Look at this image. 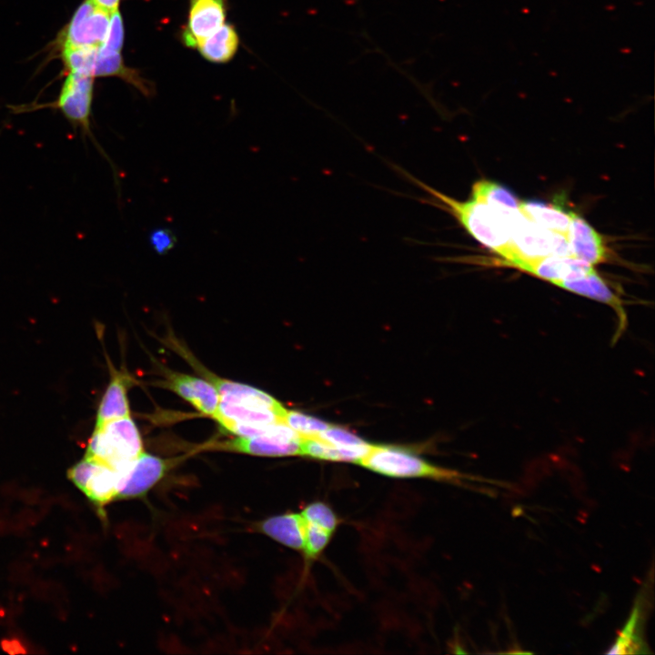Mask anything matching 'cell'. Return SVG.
Segmentation results:
<instances>
[{
	"label": "cell",
	"mask_w": 655,
	"mask_h": 655,
	"mask_svg": "<svg viewBox=\"0 0 655 655\" xmlns=\"http://www.w3.org/2000/svg\"><path fill=\"white\" fill-rule=\"evenodd\" d=\"M217 389L219 404L213 417L236 437H253L281 421L285 407L268 393L249 385L208 374Z\"/></svg>",
	"instance_id": "obj_1"
},
{
	"label": "cell",
	"mask_w": 655,
	"mask_h": 655,
	"mask_svg": "<svg viewBox=\"0 0 655 655\" xmlns=\"http://www.w3.org/2000/svg\"><path fill=\"white\" fill-rule=\"evenodd\" d=\"M428 196L436 207L448 212L478 242L497 253L506 261L512 256V248L502 217L486 203L470 197L460 201L452 198L420 180L408 176Z\"/></svg>",
	"instance_id": "obj_2"
},
{
	"label": "cell",
	"mask_w": 655,
	"mask_h": 655,
	"mask_svg": "<svg viewBox=\"0 0 655 655\" xmlns=\"http://www.w3.org/2000/svg\"><path fill=\"white\" fill-rule=\"evenodd\" d=\"M142 452L140 432L129 416L95 426L85 458L119 473Z\"/></svg>",
	"instance_id": "obj_3"
},
{
	"label": "cell",
	"mask_w": 655,
	"mask_h": 655,
	"mask_svg": "<svg viewBox=\"0 0 655 655\" xmlns=\"http://www.w3.org/2000/svg\"><path fill=\"white\" fill-rule=\"evenodd\" d=\"M95 77L77 73H66L59 95L55 101L30 105L15 106L14 113L31 112L42 108L59 110L74 129H80L87 136L106 159H109L102 146L96 140L91 130V112L94 97ZM109 161V160H108ZM112 165V163L109 161ZM112 166H114L112 165Z\"/></svg>",
	"instance_id": "obj_4"
},
{
	"label": "cell",
	"mask_w": 655,
	"mask_h": 655,
	"mask_svg": "<svg viewBox=\"0 0 655 655\" xmlns=\"http://www.w3.org/2000/svg\"><path fill=\"white\" fill-rule=\"evenodd\" d=\"M512 256L501 262L514 267L543 257L571 256L565 236L545 229L518 211L505 218Z\"/></svg>",
	"instance_id": "obj_5"
},
{
	"label": "cell",
	"mask_w": 655,
	"mask_h": 655,
	"mask_svg": "<svg viewBox=\"0 0 655 655\" xmlns=\"http://www.w3.org/2000/svg\"><path fill=\"white\" fill-rule=\"evenodd\" d=\"M358 465L393 478H429L451 480L458 472L431 464L412 451L397 446L372 445Z\"/></svg>",
	"instance_id": "obj_6"
},
{
	"label": "cell",
	"mask_w": 655,
	"mask_h": 655,
	"mask_svg": "<svg viewBox=\"0 0 655 655\" xmlns=\"http://www.w3.org/2000/svg\"><path fill=\"white\" fill-rule=\"evenodd\" d=\"M111 13L93 0H84L52 43L55 50L63 47H99L104 42Z\"/></svg>",
	"instance_id": "obj_7"
},
{
	"label": "cell",
	"mask_w": 655,
	"mask_h": 655,
	"mask_svg": "<svg viewBox=\"0 0 655 655\" xmlns=\"http://www.w3.org/2000/svg\"><path fill=\"white\" fill-rule=\"evenodd\" d=\"M301 437L282 421L253 437H237L214 444L213 448L255 456H299Z\"/></svg>",
	"instance_id": "obj_8"
},
{
	"label": "cell",
	"mask_w": 655,
	"mask_h": 655,
	"mask_svg": "<svg viewBox=\"0 0 655 655\" xmlns=\"http://www.w3.org/2000/svg\"><path fill=\"white\" fill-rule=\"evenodd\" d=\"M171 460L142 452L118 473L116 498L144 495L155 486L172 466Z\"/></svg>",
	"instance_id": "obj_9"
},
{
	"label": "cell",
	"mask_w": 655,
	"mask_h": 655,
	"mask_svg": "<svg viewBox=\"0 0 655 655\" xmlns=\"http://www.w3.org/2000/svg\"><path fill=\"white\" fill-rule=\"evenodd\" d=\"M68 477L96 504L116 499L118 472L102 463L84 458L69 469Z\"/></svg>",
	"instance_id": "obj_10"
},
{
	"label": "cell",
	"mask_w": 655,
	"mask_h": 655,
	"mask_svg": "<svg viewBox=\"0 0 655 655\" xmlns=\"http://www.w3.org/2000/svg\"><path fill=\"white\" fill-rule=\"evenodd\" d=\"M164 386L206 416L213 418L216 415L219 395L210 380L180 372L167 371Z\"/></svg>",
	"instance_id": "obj_11"
},
{
	"label": "cell",
	"mask_w": 655,
	"mask_h": 655,
	"mask_svg": "<svg viewBox=\"0 0 655 655\" xmlns=\"http://www.w3.org/2000/svg\"><path fill=\"white\" fill-rule=\"evenodd\" d=\"M514 268L527 272L555 286L585 276L594 269L588 262L573 256L550 255L535 260L521 262Z\"/></svg>",
	"instance_id": "obj_12"
},
{
	"label": "cell",
	"mask_w": 655,
	"mask_h": 655,
	"mask_svg": "<svg viewBox=\"0 0 655 655\" xmlns=\"http://www.w3.org/2000/svg\"><path fill=\"white\" fill-rule=\"evenodd\" d=\"M225 0H190L188 22L182 40L188 47L197 45L225 22Z\"/></svg>",
	"instance_id": "obj_13"
},
{
	"label": "cell",
	"mask_w": 655,
	"mask_h": 655,
	"mask_svg": "<svg viewBox=\"0 0 655 655\" xmlns=\"http://www.w3.org/2000/svg\"><path fill=\"white\" fill-rule=\"evenodd\" d=\"M566 238L571 256L592 266L606 260L607 249L602 237L584 218L572 211Z\"/></svg>",
	"instance_id": "obj_14"
},
{
	"label": "cell",
	"mask_w": 655,
	"mask_h": 655,
	"mask_svg": "<svg viewBox=\"0 0 655 655\" xmlns=\"http://www.w3.org/2000/svg\"><path fill=\"white\" fill-rule=\"evenodd\" d=\"M131 378L124 372L114 371L96 412V426L106 421L129 417L127 388Z\"/></svg>",
	"instance_id": "obj_15"
},
{
	"label": "cell",
	"mask_w": 655,
	"mask_h": 655,
	"mask_svg": "<svg viewBox=\"0 0 655 655\" xmlns=\"http://www.w3.org/2000/svg\"><path fill=\"white\" fill-rule=\"evenodd\" d=\"M258 529L277 542L303 551L305 521L300 513H287L268 518L258 524Z\"/></svg>",
	"instance_id": "obj_16"
},
{
	"label": "cell",
	"mask_w": 655,
	"mask_h": 655,
	"mask_svg": "<svg viewBox=\"0 0 655 655\" xmlns=\"http://www.w3.org/2000/svg\"><path fill=\"white\" fill-rule=\"evenodd\" d=\"M558 287L611 307L618 314L620 323L625 321V313L620 298L596 270L580 277L563 281Z\"/></svg>",
	"instance_id": "obj_17"
},
{
	"label": "cell",
	"mask_w": 655,
	"mask_h": 655,
	"mask_svg": "<svg viewBox=\"0 0 655 655\" xmlns=\"http://www.w3.org/2000/svg\"><path fill=\"white\" fill-rule=\"evenodd\" d=\"M92 76H118L133 85L140 92L148 96L152 93L151 86L140 77L139 74L125 66L121 52L104 53L97 48L94 59Z\"/></svg>",
	"instance_id": "obj_18"
},
{
	"label": "cell",
	"mask_w": 655,
	"mask_h": 655,
	"mask_svg": "<svg viewBox=\"0 0 655 655\" xmlns=\"http://www.w3.org/2000/svg\"><path fill=\"white\" fill-rule=\"evenodd\" d=\"M239 38L234 26L223 24L196 46L204 58L213 63H226L237 51Z\"/></svg>",
	"instance_id": "obj_19"
},
{
	"label": "cell",
	"mask_w": 655,
	"mask_h": 655,
	"mask_svg": "<svg viewBox=\"0 0 655 655\" xmlns=\"http://www.w3.org/2000/svg\"><path fill=\"white\" fill-rule=\"evenodd\" d=\"M519 210L531 221L549 231L567 236L570 224V211L551 204L520 202Z\"/></svg>",
	"instance_id": "obj_20"
},
{
	"label": "cell",
	"mask_w": 655,
	"mask_h": 655,
	"mask_svg": "<svg viewBox=\"0 0 655 655\" xmlns=\"http://www.w3.org/2000/svg\"><path fill=\"white\" fill-rule=\"evenodd\" d=\"M471 197L486 203L503 217L519 209L520 201L511 191L499 184L485 179L473 184Z\"/></svg>",
	"instance_id": "obj_21"
},
{
	"label": "cell",
	"mask_w": 655,
	"mask_h": 655,
	"mask_svg": "<svg viewBox=\"0 0 655 655\" xmlns=\"http://www.w3.org/2000/svg\"><path fill=\"white\" fill-rule=\"evenodd\" d=\"M639 620V610L635 607L630 620L620 632L614 645L608 653L610 654H633L646 653L648 651L646 644L636 633Z\"/></svg>",
	"instance_id": "obj_22"
},
{
	"label": "cell",
	"mask_w": 655,
	"mask_h": 655,
	"mask_svg": "<svg viewBox=\"0 0 655 655\" xmlns=\"http://www.w3.org/2000/svg\"><path fill=\"white\" fill-rule=\"evenodd\" d=\"M281 421L301 438L317 437L331 425L316 417L287 408H285Z\"/></svg>",
	"instance_id": "obj_23"
},
{
	"label": "cell",
	"mask_w": 655,
	"mask_h": 655,
	"mask_svg": "<svg viewBox=\"0 0 655 655\" xmlns=\"http://www.w3.org/2000/svg\"><path fill=\"white\" fill-rule=\"evenodd\" d=\"M300 514L306 522L322 527L332 533L336 530L339 521L331 508L323 502H313L307 505Z\"/></svg>",
	"instance_id": "obj_24"
},
{
	"label": "cell",
	"mask_w": 655,
	"mask_h": 655,
	"mask_svg": "<svg viewBox=\"0 0 655 655\" xmlns=\"http://www.w3.org/2000/svg\"><path fill=\"white\" fill-rule=\"evenodd\" d=\"M305 521V520H304ZM332 532L317 525L305 521V539L303 552L308 559H314L328 544Z\"/></svg>",
	"instance_id": "obj_25"
},
{
	"label": "cell",
	"mask_w": 655,
	"mask_h": 655,
	"mask_svg": "<svg viewBox=\"0 0 655 655\" xmlns=\"http://www.w3.org/2000/svg\"><path fill=\"white\" fill-rule=\"evenodd\" d=\"M124 45V25L120 12L111 13L108 30L102 45L98 47L104 53L121 52Z\"/></svg>",
	"instance_id": "obj_26"
},
{
	"label": "cell",
	"mask_w": 655,
	"mask_h": 655,
	"mask_svg": "<svg viewBox=\"0 0 655 655\" xmlns=\"http://www.w3.org/2000/svg\"><path fill=\"white\" fill-rule=\"evenodd\" d=\"M149 243L156 253L164 255L175 247L176 238L169 228L159 227L150 233Z\"/></svg>",
	"instance_id": "obj_27"
},
{
	"label": "cell",
	"mask_w": 655,
	"mask_h": 655,
	"mask_svg": "<svg viewBox=\"0 0 655 655\" xmlns=\"http://www.w3.org/2000/svg\"><path fill=\"white\" fill-rule=\"evenodd\" d=\"M99 7L112 13L118 9L120 0H93Z\"/></svg>",
	"instance_id": "obj_28"
}]
</instances>
